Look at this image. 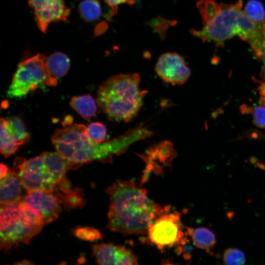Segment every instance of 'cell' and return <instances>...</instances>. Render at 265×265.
Wrapping results in <instances>:
<instances>
[{
  "instance_id": "6da1fadb",
  "label": "cell",
  "mask_w": 265,
  "mask_h": 265,
  "mask_svg": "<svg viewBox=\"0 0 265 265\" xmlns=\"http://www.w3.org/2000/svg\"><path fill=\"white\" fill-rule=\"evenodd\" d=\"M197 7L203 26L200 30H190L192 35L203 42L213 41L220 47L226 40L237 35L247 42L256 55L261 58L264 27L242 10L241 0L231 4L219 3L214 0H200Z\"/></svg>"
},
{
  "instance_id": "7a4b0ae2",
  "label": "cell",
  "mask_w": 265,
  "mask_h": 265,
  "mask_svg": "<svg viewBox=\"0 0 265 265\" xmlns=\"http://www.w3.org/2000/svg\"><path fill=\"white\" fill-rule=\"evenodd\" d=\"M110 200L107 228L125 235L147 233L154 221L168 210L152 201L132 180H119L106 190Z\"/></svg>"
},
{
  "instance_id": "3957f363",
  "label": "cell",
  "mask_w": 265,
  "mask_h": 265,
  "mask_svg": "<svg viewBox=\"0 0 265 265\" xmlns=\"http://www.w3.org/2000/svg\"><path fill=\"white\" fill-rule=\"evenodd\" d=\"M140 138L135 130L117 138L96 143L88 136L84 125L74 124L56 130L52 141L56 152L66 161L68 169H76L94 161L110 162L113 155L122 153Z\"/></svg>"
},
{
  "instance_id": "277c9868",
  "label": "cell",
  "mask_w": 265,
  "mask_h": 265,
  "mask_svg": "<svg viewBox=\"0 0 265 265\" xmlns=\"http://www.w3.org/2000/svg\"><path fill=\"white\" fill-rule=\"evenodd\" d=\"M139 81L137 73L120 74L100 85L97 103L109 120L128 122L136 116L146 93L140 89Z\"/></svg>"
},
{
  "instance_id": "5b68a950",
  "label": "cell",
  "mask_w": 265,
  "mask_h": 265,
  "mask_svg": "<svg viewBox=\"0 0 265 265\" xmlns=\"http://www.w3.org/2000/svg\"><path fill=\"white\" fill-rule=\"evenodd\" d=\"M68 169L66 161L57 152H45L27 159L17 158L14 163L26 192H71L73 189L65 175Z\"/></svg>"
},
{
  "instance_id": "8992f818",
  "label": "cell",
  "mask_w": 265,
  "mask_h": 265,
  "mask_svg": "<svg viewBox=\"0 0 265 265\" xmlns=\"http://www.w3.org/2000/svg\"><path fill=\"white\" fill-rule=\"evenodd\" d=\"M44 226L20 200L0 204V247L7 251L20 243L28 244Z\"/></svg>"
},
{
  "instance_id": "52a82bcc",
  "label": "cell",
  "mask_w": 265,
  "mask_h": 265,
  "mask_svg": "<svg viewBox=\"0 0 265 265\" xmlns=\"http://www.w3.org/2000/svg\"><path fill=\"white\" fill-rule=\"evenodd\" d=\"M46 57L43 54L29 57L18 65L7 92L9 98H22L44 84L51 78L46 65Z\"/></svg>"
},
{
  "instance_id": "ba28073f",
  "label": "cell",
  "mask_w": 265,
  "mask_h": 265,
  "mask_svg": "<svg viewBox=\"0 0 265 265\" xmlns=\"http://www.w3.org/2000/svg\"><path fill=\"white\" fill-rule=\"evenodd\" d=\"M170 211V209L159 216L147 231L149 241L160 250L184 241L180 214Z\"/></svg>"
},
{
  "instance_id": "9c48e42d",
  "label": "cell",
  "mask_w": 265,
  "mask_h": 265,
  "mask_svg": "<svg viewBox=\"0 0 265 265\" xmlns=\"http://www.w3.org/2000/svg\"><path fill=\"white\" fill-rule=\"evenodd\" d=\"M21 201L43 226L55 220L62 211V203L58 196L51 191H27Z\"/></svg>"
},
{
  "instance_id": "30bf717a",
  "label": "cell",
  "mask_w": 265,
  "mask_h": 265,
  "mask_svg": "<svg viewBox=\"0 0 265 265\" xmlns=\"http://www.w3.org/2000/svg\"><path fill=\"white\" fill-rule=\"evenodd\" d=\"M33 9L35 21L39 30L45 33L53 22H67L70 9L64 0H27Z\"/></svg>"
},
{
  "instance_id": "8fae6325",
  "label": "cell",
  "mask_w": 265,
  "mask_h": 265,
  "mask_svg": "<svg viewBox=\"0 0 265 265\" xmlns=\"http://www.w3.org/2000/svg\"><path fill=\"white\" fill-rule=\"evenodd\" d=\"M155 71L162 80L172 85L184 84L191 74L184 59L176 53L161 54L158 59Z\"/></svg>"
},
{
  "instance_id": "7c38bea8",
  "label": "cell",
  "mask_w": 265,
  "mask_h": 265,
  "mask_svg": "<svg viewBox=\"0 0 265 265\" xmlns=\"http://www.w3.org/2000/svg\"><path fill=\"white\" fill-rule=\"evenodd\" d=\"M92 251L99 265H137L136 255L126 247L112 243H99L92 246Z\"/></svg>"
},
{
  "instance_id": "4fadbf2b",
  "label": "cell",
  "mask_w": 265,
  "mask_h": 265,
  "mask_svg": "<svg viewBox=\"0 0 265 265\" xmlns=\"http://www.w3.org/2000/svg\"><path fill=\"white\" fill-rule=\"evenodd\" d=\"M23 187L24 186L17 173L14 169H9L6 176L0 179V204L20 200L23 197L22 195Z\"/></svg>"
},
{
  "instance_id": "5bb4252c",
  "label": "cell",
  "mask_w": 265,
  "mask_h": 265,
  "mask_svg": "<svg viewBox=\"0 0 265 265\" xmlns=\"http://www.w3.org/2000/svg\"><path fill=\"white\" fill-rule=\"evenodd\" d=\"M46 65L50 77L56 79L67 73L70 67V61L65 53L55 52L46 58Z\"/></svg>"
},
{
  "instance_id": "9a60e30c",
  "label": "cell",
  "mask_w": 265,
  "mask_h": 265,
  "mask_svg": "<svg viewBox=\"0 0 265 265\" xmlns=\"http://www.w3.org/2000/svg\"><path fill=\"white\" fill-rule=\"evenodd\" d=\"M70 104L80 116L86 120H89L97 111L96 102L89 94L74 96Z\"/></svg>"
},
{
  "instance_id": "2e32d148",
  "label": "cell",
  "mask_w": 265,
  "mask_h": 265,
  "mask_svg": "<svg viewBox=\"0 0 265 265\" xmlns=\"http://www.w3.org/2000/svg\"><path fill=\"white\" fill-rule=\"evenodd\" d=\"M187 231L193 244L198 248L209 251L216 243L214 234L207 228L193 229L187 227Z\"/></svg>"
},
{
  "instance_id": "e0dca14e",
  "label": "cell",
  "mask_w": 265,
  "mask_h": 265,
  "mask_svg": "<svg viewBox=\"0 0 265 265\" xmlns=\"http://www.w3.org/2000/svg\"><path fill=\"white\" fill-rule=\"evenodd\" d=\"M5 126L9 133L19 145H22L28 140L29 133L20 117L12 116L5 119Z\"/></svg>"
},
{
  "instance_id": "ac0fdd59",
  "label": "cell",
  "mask_w": 265,
  "mask_h": 265,
  "mask_svg": "<svg viewBox=\"0 0 265 265\" xmlns=\"http://www.w3.org/2000/svg\"><path fill=\"white\" fill-rule=\"evenodd\" d=\"M0 150L6 158L15 154L19 145L9 133L5 126V119H0Z\"/></svg>"
},
{
  "instance_id": "d6986e66",
  "label": "cell",
  "mask_w": 265,
  "mask_h": 265,
  "mask_svg": "<svg viewBox=\"0 0 265 265\" xmlns=\"http://www.w3.org/2000/svg\"><path fill=\"white\" fill-rule=\"evenodd\" d=\"M79 11L85 21L93 22L101 16L102 8L97 0H83L79 3Z\"/></svg>"
},
{
  "instance_id": "ffe728a7",
  "label": "cell",
  "mask_w": 265,
  "mask_h": 265,
  "mask_svg": "<svg viewBox=\"0 0 265 265\" xmlns=\"http://www.w3.org/2000/svg\"><path fill=\"white\" fill-rule=\"evenodd\" d=\"M244 11L249 18L264 27L265 10L261 2L257 0H249L244 7Z\"/></svg>"
},
{
  "instance_id": "44dd1931",
  "label": "cell",
  "mask_w": 265,
  "mask_h": 265,
  "mask_svg": "<svg viewBox=\"0 0 265 265\" xmlns=\"http://www.w3.org/2000/svg\"><path fill=\"white\" fill-rule=\"evenodd\" d=\"M87 132L89 138L96 143L105 141L106 137V128L101 122H95L87 127Z\"/></svg>"
},
{
  "instance_id": "7402d4cb",
  "label": "cell",
  "mask_w": 265,
  "mask_h": 265,
  "mask_svg": "<svg viewBox=\"0 0 265 265\" xmlns=\"http://www.w3.org/2000/svg\"><path fill=\"white\" fill-rule=\"evenodd\" d=\"M223 260L227 265H243L245 262V257L241 250L230 248L224 251Z\"/></svg>"
},
{
  "instance_id": "603a6c76",
  "label": "cell",
  "mask_w": 265,
  "mask_h": 265,
  "mask_svg": "<svg viewBox=\"0 0 265 265\" xmlns=\"http://www.w3.org/2000/svg\"><path fill=\"white\" fill-rule=\"evenodd\" d=\"M74 235L82 240L94 241L102 238V235L97 229L92 227H82L75 229Z\"/></svg>"
},
{
  "instance_id": "cb8c5ba5",
  "label": "cell",
  "mask_w": 265,
  "mask_h": 265,
  "mask_svg": "<svg viewBox=\"0 0 265 265\" xmlns=\"http://www.w3.org/2000/svg\"><path fill=\"white\" fill-rule=\"evenodd\" d=\"M105 1L111 9L110 17H112L117 13L119 5L126 3L132 5L135 2V0H105Z\"/></svg>"
},
{
  "instance_id": "d4e9b609",
  "label": "cell",
  "mask_w": 265,
  "mask_h": 265,
  "mask_svg": "<svg viewBox=\"0 0 265 265\" xmlns=\"http://www.w3.org/2000/svg\"><path fill=\"white\" fill-rule=\"evenodd\" d=\"M254 120L255 124L260 128H265V107L259 106L254 109Z\"/></svg>"
},
{
  "instance_id": "484cf974",
  "label": "cell",
  "mask_w": 265,
  "mask_h": 265,
  "mask_svg": "<svg viewBox=\"0 0 265 265\" xmlns=\"http://www.w3.org/2000/svg\"><path fill=\"white\" fill-rule=\"evenodd\" d=\"M261 58H262L263 62V72L265 76V25L264 26V37Z\"/></svg>"
},
{
  "instance_id": "4316f807",
  "label": "cell",
  "mask_w": 265,
  "mask_h": 265,
  "mask_svg": "<svg viewBox=\"0 0 265 265\" xmlns=\"http://www.w3.org/2000/svg\"><path fill=\"white\" fill-rule=\"evenodd\" d=\"M9 169L7 166H6L3 163H0V179H2L3 177H5L7 174Z\"/></svg>"
},
{
  "instance_id": "83f0119b",
  "label": "cell",
  "mask_w": 265,
  "mask_h": 265,
  "mask_svg": "<svg viewBox=\"0 0 265 265\" xmlns=\"http://www.w3.org/2000/svg\"><path fill=\"white\" fill-rule=\"evenodd\" d=\"M261 94L265 104V84H263L261 89Z\"/></svg>"
}]
</instances>
